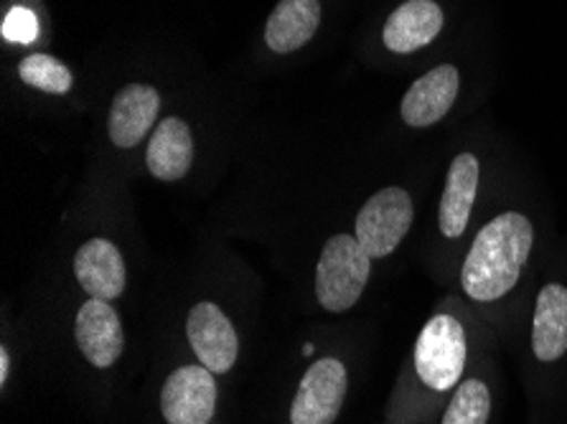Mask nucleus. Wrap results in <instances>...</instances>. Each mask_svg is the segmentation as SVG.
I'll return each instance as SVG.
<instances>
[{
    "instance_id": "6e6552de",
    "label": "nucleus",
    "mask_w": 567,
    "mask_h": 424,
    "mask_svg": "<svg viewBox=\"0 0 567 424\" xmlns=\"http://www.w3.org/2000/svg\"><path fill=\"white\" fill-rule=\"evenodd\" d=\"M74 335L76 345H80L84 359H87L92 366L110 369L120 356H123V323H120V316L107 300L92 298L84 302L80 313H76Z\"/></svg>"
},
{
    "instance_id": "f3484780",
    "label": "nucleus",
    "mask_w": 567,
    "mask_h": 424,
    "mask_svg": "<svg viewBox=\"0 0 567 424\" xmlns=\"http://www.w3.org/2000/svg\"><path fill=\"white\" fill-rule=\"evenodd\" d=\"M492 414V394L478 379H468L458 386V392L443 414L441 424H486Z\"/></svg>"
},
{
    "instance_id": "2eb2a0df",
    "label": "nucleus",
    "mask_w": 567,
    "mask_h": 424,
    "mask_svg": "<svg viewBox=\"0 0 567 424\" xmlns=\"http://www.w3.org/2000/svg\"><path fill=\"white\" fill-rule=\"evenodd\" d=\"M318 23H321L318 0H280L265 25V41L275 54H290L313 39Z\"/></svg>"
},
{
    "instance_id": "f03ea898",
    "label": "nucleus",
    "mask_w": 567,
    "mask_h": 424,
    "mask_svg": "<svg viewBox=\"0 0 567 424\" xmlns=\"http://www.w3.org/2000/svg\"><path fill=\"white\" fill-rule=\"evenodd\" d=\"M372 272V257L351 234H337L326 241L316 267V298L329 313L354 308Z\"/></svg>"
},
{
    "instance_id": "f257e3e1",
    "label": "nucleus",
    "mask_w": 567,
    "mask_h": 424,
    "mask_svg": "<svg viewBox=\"0 0 567 424\" xmlns=\"http://www.w3.org/2000/svg\"><path fill=\"white\" fill-rule=\"evenodd\" d=\"M535 245L532 221L519 211H504L476 234L463 262L461 285L471 300L492 302L504 298L527 265Z\"/></svg>"
},
{
    "instance_id": "39448f33",
    "label": "nucleus",
    "mask_w": 567,
    "mask_h": 424,
    "mask_svg": "<svg viewBox=\"0 0 567 424\" xmlns=\"http://www.w3.org/2000/svg\"><path fill=\"white\" fill-rule=\"evenodd\" d=\"M347 396V366L339 359L316 361L300 379L290 422L293 424H333Z\"/></svg>"
},
{
    "instance_id": "9b49d317",
    "label": "nucleus",
    "mask_w": 567,
    "mask_h": 424,
    "mask_svg": "<svg viewBox=\"0 0 567 424\" xmlns=\"http://www.w3.org/2000/svg\"><path fill=\"white\" fill-rule=\"evenodd\" d=\"M74 275L92 298L115 300L123 296L127 275L120 249L110 239L94 237L84 241L74 257Z\"/></svg>"
},
{
    "instance_id": "f8f14e48",
    "label": "nucleus",
    "mask_w": 567,
    "mask_h": 424,
    "mask_svg": "<svg viewBox=\"0 0 567 424\" xmlns=\"http://www.w3.org/2000/svg\"><path fill=\"white\" fill-rule=\"evenodd\" d=\"M443 31V11L435 0H408L384 23V46L394 54H410L431 43Z\"/></svg>"
},
{
    "instance_id": "aec40b11",
    "label": "nucleus",
    "mask_w": 567,
    "mask_h": 424,
    "mask_svg": "<svg viewBox=\"0 0 567 424\" xmlns=\"http://www.w3.org/2000/svg\"><path fill=\"white\" fill-rule=\"evenodd\" d=\"M8 382V351L0 349V384Z\"/></svg>"
},
{
    "instance_id": "0eeeda50",
    "label": "nucleus",
    "mask_w": 567,
    "mask_h": 424,
    "mask_svg": "<svg viewBox=\"0 0 567 424\" xmlns=\"http://www.w3.org/2000/svg\"><path fill=\"white\" fill-rule=\"evenodd\" d=\"M186 335L202 366L212 374H227L235 366L239 353V339L235 325L214 302H199L192 308L186 320Z\"/></svg>"
},
{
    "instance_id": "7ed1b4c3",
    "label": "nucleus",
    "mask_w": 567,
    "mask_h": 424,
    "mask_svg": "<svg viewBox=\"0 0 567 424\" xmlns=\"http://www.w3.org/2000/svg\"><path fill=\"white\" fill-rule=\"evenodd\" d=\"M466 369V331L453 316H435L415 343V371L433 392H451Z\"/></svg>"
},
{
    "instance_id": "1a4fd4ad",
    "label": "nucleus",
    "mask_w": 567,
    "mask_h": 424,
    "mask_svg": "<svg viewBox=\"0 0 567 424\" xmlns=\"http://www.w3.org/2000/svg\"><path fill=\"white\" fill-rule=\"evenodd\" d=\"M461 76L453 64L435 66L433 72L420 76L402 97V120L410 127H427L449 115L455 97H458Z\"/></svg>"
},
{
    "instance_id": "6ab92c4d",
    "label": "nucleus",
    "mask_w": 567,
    "mask_h": 424,
    "mask_svg": "<svg viewBox=\"0 0 567 424\" xmlns=\"http://www.w3.org/2000/svg\"><path fill=\"white\" fill-rule=\"evenodd\" d=\"M39 37V21L29 8H13L3 21V39L16 43H31Z\"/></svg>"
},
{
    "instance_id": "423d86ee",
    "label": "nucleus",
    "mask_w": 567,
    "mask_h": 424,
    "mask_svg": "<svg viewBox=\"0 0 567 424\" xmlns=\"http://www.w3.org/2000/svg\"><path fill=\"white\" fill-rule=\"evenodd\" d=\"M217 406V382L206 366H182L166 379L161 410L168 424H209Z\"/></svg>"
},
{
    "instance_id": "9d476101",
    "label": "nucleus",
    "mask_w": 567,
    "mask_h": 424,
    "mask_svg": "<svg viewBox=\"0 0 567 424\" xmlns=\"http://www.w3.org/2000/svg\"><path fill=\"white\" fill-rule=\"evenodd\" d=\"M161 97L151 84H127L115 94L110 107L107 133L117 148H135L158 120Z\"/></svg>"
},
{
    "instance_id": "20e7f679",
    "label": "nucleus",
    "mask_w": 567,
    "mask_h": 424,
    "mask_svg": "<svg viewBox=\"0 0 567 424\" xmlns=\"http://www.w3.org/2000/svg\"><path fill=\"white\" fill-rule=\"evenodd\" d=\"M412 198L392 186L377 192L357 216V239L369 257H390L412 227Z\"/></svg>"
},
{
    "instance_id": "a211bd4d",
    "label": "nucleus",
    "mask_w": 567,
    "mask_h": 424,
    "mask_svg": "<svg viewBox=\"0 0 567 424\" xmlns=\"http://www.w3.org/2000/svg\"><path fill=\"white\" fill-rule=\"evenodd\" d=\"M19 76L37 90L47 94H66L72 90L74 76L59 59L49 54H29L19 64Z\"/></svg>"
},
{
    "instance_id": "dca6fc26",
    "label": "nucleus",
    "mask_w": 567,
    "mask_h": 424,
    "mask_svg": "<svg viewBox=\"0 0 567 424\" xmlns=\"http://www.w3.org/2000/svg\"><path fill=\"white\" fill-rule=\"evenodd\" d=\"M532 349L539 361H557L567 353V288L545 285L537 296Z\"/></svg>"
},
{
    "instance_id": "4468645a",
    "label": "nucleus",
    "mask_w": 567,
    "mask_h": 424,
    "mask_svg": "<svg viewBox=\"0 0 567 424\" xmlns=\"http://www.w3.org/2000/svg\"><path fill=\"white\" fill-rule=\"evenodd\" d=\"M145 163H148V170L158 180H178L186 176L194 163V137L184 120H161L156 133L151 137Z\"/></svg>"
},
{
    "instance_id": "ddd939ff",
    "label": "nucleus",
    "mask_w": 567,
    "mask_h": 424,
    "mask_svg": "<svg viewBox=\"0 0 567 424\" xmlns=\"http://www.w3.org/2000/svg\"><path fill=\"white\" fill-rule=\"evenodd\" d=\"M478 176H481V166L476 155L471 153L455 155L449 168V180H445V192L441 198V214H437V224H441V231L445 237L455 239L466 231L471 209H474L476 192H478Z\"/></svg>"
}]
</instances>
